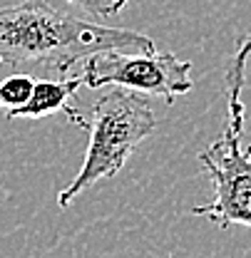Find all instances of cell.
Instances as JSON below:
<instances>
[{"mask_svg":"<svg viewBox=\"0 0 251 258\" xmlns=\"http://www.w3.org/2000/svg\"><path fill=\"white\" fill-rule=\"evenodd\" d=\"M102 50L157 52L152 37L127 28H110L70 15L47 0H23L0 8V64L53 72L60 80L85 57Z\"/></svg>","mask_w":251,"mask_h":258,"instance_id":"6da1fadb","label":"cell"},{"mask_svg":"<svg viewBox=\"0 0 251 258\" xmlns=\"http://www.w3.org/2000/svg\"><path fill=\"white\" fill-rule=\"evenodd\" d=\"M157 129V117L147 95L112 87L92 104V122L87 127L90 144L85 161L72 184L58 194V206L67 209L85 189L122 171L129 154Z\"/></svg>","mask_w":251,"mask_h":258,"instance_id":"7a4b0ae2","label":"cell"},{"mask_svg":"<svg viewBox=\"0 0 251 258\" xmlns=\"http://www.w3.org/2000/svg\"><path fill=\"white\" fill-rule=\"evenodd\" d=\"M82 85L105 87L117 85L147 97H159L172 104L177 97L191 92V62L172 52H137L127 55L122 50H102L85 57Z\"/></svg>","mask_w":251,"mask_h":258,"instance_id":"3957f363","label":"cell"},{"mask_svg":"<svg viewBox=\"0 0 251 258\" xmlns=\"http://www.w3.org/2000/svg\"><path fill=\"white\" fill-rule=\"evenodd\" d=\"M244 132L229 124L219 137L199 154V161L212 179L214 196L209 204L194 206L191 214L221 226H249L251 228V144L241 147Z\"/></svg>","mask_w":251,"mask_h":258,"instance_id":"277c9868","label":"cell"},{"mask_svg":"<svg viewBox=\"0 0 251 258\" xmlns=\"http://www.w3.org/2000/svg\"><path fill=\"white\" fill-rule=\"evenodd\" d=\"M77 87H82V77H63V80H50V77H42V80H35V87H32V95L25 104L5 112L8 119H20V117H47V114H55V112H63L65 117L75 124V127L85 129L90 127V119H85L72 104L70 99L77 92Z\"/></svg>","mask_w":251,"mask_h":258,"instance_id":"5b68a950","label":"cell"},{"mask_svg":"<svg viewBox=\"0 0 251 258\" xmlns=\"http://www.w3.org/2000/svg\"><path fill=\"white\" fill-rule=\"evenodd\" d=\"M251 57V35H246L234 57L229 60V67H226V124L236 132H244V117H246V107H244V99H241V92H244V85H246V64H249Z\"/></svg>","mask_w":251,"mask_h":258,"instance_id":"8992f818","label":"cell"},{"mask_svg":"<svg viewBox=\"0 0 251 258\" xmlns=\"http://www.w3.org/2000/svg\"><path fill=\"white\" fill-rule=\"evenodd\" d=\"M32 87H35V75H28V72L3 77L0 80V109L10 112V109L25 104L32 95Z\"/></svg>","mask_w":251,"mask_h":258,"instance_id":"52a82bcc","label":"cell"},{"mask_svg":"<svg viewBox=\"0 0 251 258\" xmlns=\"http://www.w3.org/2000/svg\"><path fill=\"white\" fill-rule=\"evenodd\" d=\"M65 3H70V5L85 10L87 15L99 18V20H105V18H115V15L127 5V0H65Z\"/></svg>","mask_w":251,"mask_h":258,"instance_id":"ba28073f","label":"cell"}]
</instances>
